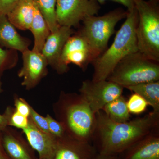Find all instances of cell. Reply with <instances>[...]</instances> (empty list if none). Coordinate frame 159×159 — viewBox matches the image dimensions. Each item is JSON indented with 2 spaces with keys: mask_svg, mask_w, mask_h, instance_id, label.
<instances>
[{
  "mask_svg": "<svg viewBox=\"0 0 159 159\" xmlns=\"http://www.w3.org/2000/svg\"><path fill=\"white\" fill-rule=\"evenodd\" d=\"M3 114L6 118L8 126L20 129L22 130L28 126L29 118L18 113L14 107H7Z\"/></svg>",
  "mask_w": 159,
  "mask_h": 159,
  "instance_id": "7402d4cb",
  "label": "cell"
},
{
  "mask_svg": "<svg viewBox=\"0 0 159 159\" xmlns=\"http://www.w3.org/2000/svg\"><path fill=\"white\" fill-rule=\"evenodd\" d=\"M138 51L159 62V0H139L136 3Z\"/></svg>",
  "mask_w": 159,
  "mask_h": 159,
  "instance_id": "277c9868",
  "label": "cell"
},
{
  "mask_svg": "<svg viewBox=\"0 0 159 159\" xmlns=\"http://www.w3.org/2000/svg\"><path fill=\"white\" fill-rule=\"evenodd\" d=\"M107 80L124 88L143 83L159 81V62L149 59L138 51L119 61Z\"/></svg>",
  "mask_w": 159,
  "mask_h": 159,
  "instance_id": "5b68a950",
  "label": "cell"
},
{
  "mask_svg": "<svg viewBox=\"0 0 159 159\" xmlns=\"http://www.w3.org/2000/svg\"><path fill=\"white\" fill-rule=\"evenodd\" d=\"M102 110L109 118L115 122H126L130 119L127 101L122 95L107 104Z\"/></svg>",
  "mask_w": 159,
  "mask_h": 159,
  "instance_id": "ffe728a7",
  "label": "cell"
},
{
  "mask_svg": "<svg viewBox=\"0 0 159 159\" xmlns=\"http://www.w3.org/2000/svg\"><path fill=\"white\" fill-rule=\"evenodd\" d=\"M93 159H119L116 156H107L98 153Z\"/></svg>",
  "mask_w": 159,
  "mask_h": 159,
  "instance_id": "1f68e13d",
  "label": "cell"
},
{
  "mask_svg": "<svg viewBox=\"0 0 159 159\" xmlns=\"http://www.w3.org/2000/svg\"><path fill=\"white\" fill-rule=\"evenodd\" d=\"M125 88L139 94L152 107V111L159 113V81L143 83Z\"/></svg>",
  "mask_w": 159,
  "mask_h": 159,
  "instance_id": "d6986e66",
  "label": "cell"
},
{
  "mask_svg": "<svg viewBox=\"0 0 159 159\" xmlns=\"http://www.w3.org/2000/svg\"><path fill=\"white\" fill-rule=\"evenodd\" d=\"M53 111L67 135L90 143L96 130V114L80 94L61 92L53 105Z\"/></svg>",
  "mask_w": 159,
  "mask_h": 159,
  "instance_id": "7a4b0ae2",
  "label": "cell"
},
{
  "mask_svg": "<svg viewBox=\"0 0 159 159\" xmlns=\"http://www.w3.org/2000/svg\"><path fill=\"white\" fill-rule=\"evenodd\" d=\"M2 132L3 145L10 159H38L21 133L9 126Z\"/></svg>",
  "mask_w": 159,
  "mask_h": 159,
  "instance_id": "4fadbf2b",
  "label": "cell"
},
{
  "mask_svg": "<svg viewBox=\"0 0 159 159\" xmlns=\"http://www.w3.org/2000/svg\"><path fill=\"white\" fill-rule=\"evenodd\" d=\"M46 119L48 120L50 133L56 138H61L66 133L61 123L56 119H54L50 115H47Z\"/></svg>",
  "mask_w": 159,
  "mask_h": 159,
  "instance_id": "d4e9b609",
  "label": "cell"
},
{
  "mask_svg": "<svg viewBox=\"0 0 159 159\" xmlns=\"http://www.w3.org/2000/svg\"><path fill=\"white\" fill-rule=\"evenodd\" d=\"M34 11L33 0H20L6 16L15 28L22 30H29L34 18Z\"/></svg>",
  "mask_w": 159,
  "mask_h": 159,
  "instance_id": "e0dca14e",
  "label": "cell"
},
{
  "mask_svg": "<svg viewBox=\"0 0 159 159\" xmlns=\"http://www.w3.org/2000/svg\"><path fill=\"white\" fill-rule=\"evenodd\" d=\"M100 8L99 3L93 0H57V24L60 26L77 27L86 18L97 15Z\"/></svg>",
  "mask_w": 159,
  "mask_h": 159,
  "instance_id": "ba28073f",
  "label": "cell"
},
{
  "mask_svg": "<svg viewBox=\"0 0 159 159\" xmlns=\"http://www.w3.org/2000/svg\"><path fill=\"white\" fill-rule=\"evenodd\" d=\"M148 105L145 99L135 93L132 94L127 101V106L129 113L135 115L144 112Z\"/></svg>",
  "mask_w": 159,
  "mask_h": 159,
  "instance_id": "603a6c76",
  "label": "cell"
},
{
  "mask_svg": "<svg viewBox=\"0 0 159 159\" xmlns=\"http://www.w3.org/2000/svg\"><path fill=\"white\" fill-rule=\"evenodd\" d=\"M22 131L31 147L37 152L38 159H53L57 138L38 128L29 118L28 126Z\"/></svg>",
  "mask_w": 159,
  "mask_h": 159,
  "instance_id": "7c38bea8",
  "label": "cell"
},
{
  "mask_svg": "<svg viewBox=\"0 0 159 159\" xmlns=\"http://www.w3.org/2000/svg\"><path fill=\"white\" fill-rule=\"evenodd\" d=\"M95 60L88 43L78 32L71 35L66 42L59 60L57 70L59 74L69 71V65L74 64L85 71Z\"/></svg>",
  "mask_w": 159,
  "mask_h": 159,
  "instance_id": "9c48e42d",
  "label": "cell"
},
{
  "mask_svg": "<svg viewBox=\"0 0 159 159\" xmlns=\"http://www.w3.org/2000/svg\"><path fill=\"white\" fill-rule=\"evenodd\" d=\"M125 20L117 31L113 42L92 64L94 73L92 80H106L118 63L129 54L138 51L136 28L139 20L138 11L135 8L127 10Z\"/></svg>",
  "mask_w": 159,
  "mask_h": 159,
  "instance_id": "3957f363",
  "label": "cell"
},
{
  "mask_svg": "<svg viewBox=\"0 0 159 159\" xmlns=\"http://www.w3.org/2000/svg\"><path fill=\"white\" fill-rule=\"evenodd\" d=\"M14 102L16 111L23 116L29 118L31 106L25 99L17 96H14Z\"/></svg>",
  "mask_w": 159,
  "mask_h": 159,
  "instance_id": "484cf974",
  "label": "cell"
},
{
  "mask_svg": "<svg viewBox=\"0 0 159 159\" xmlns=\"http://www.w3.org/2000/svg\"><path fill=\"white\" fill-rule=\"evenodd\" d=\"M48 24L51 32L57 30L60 26L56 16L57 0H33Z\"/></svg>",
  "mask_w": 159,
  "mask_h": 159,
  "instance_id": "44dd1931",
  "label": "cell"
},
{
  "mask_svg": "<svg viewBox=\"0 0 159 159\" xmlns=\"http://www.w3.org/2000/svg\"><path fill=\"white\" fill-rule=\"evenodd\" d=\"M124 88L116 83L106 80L83 81L79 91L80 95L96 114L107 104L122 95Z\"/></svg>",
  "mask_w": 159,
  "mask_h": 159,
  "instance_id": "52a82bcc",
  "label": "cell"
},
{
  "mask_svg": "<svg viewBox=\"0 0 159 159\" xmlns=\"http://www.w3.org/2000/svg\"><path fill=\"white\" fill-rule=\"evenodd\" d=\"M97 154L90 142L79 141L66 134L57 138L53 159H93Z\"/></svg>",
  "mask_w": 159,
  "mask_h": 159,
  "instance_id": "8fae6325",
  "label": "cell"
},
{
  "mask_svg": "<svg viewBox=\"0 0 159 159\" xmlns=\"http://www.w3.org/2000/svg\"><path fill=\"white\" fill-rule=\"evenodd\" d=\"M30 43L18 33L7 16L0 15V44L23 53L29 49Z\"/></svg>",
  "mask_w": 159,
  "mask_h": 159,
  "instance_id": "2e32d148",
  "label": "cell"
},
{
  "mask_svg": "<svg viewBox=\"0 0 159 159\" xmlns=\"http://www.w3.org/2000/svg\"><path fill=\"white\" fill-rule=\"evenodd\" d=\"M29 118L38 128L47 133L51 134L49 129L48 120L46 117L40 115L31 106L30 107Z\"/></svg>",
  "mask_w": 159,
  "mask_h": 159,
  "instance_id": "cb8c5ba5",
  "label": "cell"
},
{
  "mask_svg": "<svg viewBox=\"0 0 159 159\" xmlns=\"http://www.w3.org/2000/svg\"><path fill=\"white\" fill-rule=\"evenodd\" d=\"M0 159H10L6 153L3 145L2 131H0Z\"/></svg>",
  "mask_w": 159,
  "mask_h": 159,
  "instance_id": "f546056e",
  "label": "cell"
},
{
  "mask_svg": "<svg viewBox=\"0 0 159 159\" xmlns=\"http://www.w3.org/2000/svg\"><path fill=\"white\" fill-rule=\"evenodd\" d=\"M20 0H0V15H7Z\"/></svg>",
  "mask_w": 159,
  "mask_h": 159,
  "instance_id": "4316f807",
  "label": "cell"
},
{
  "mask_svg": "<svg viewBox=\"0 0 159 159\" xmlns=\"http://www.w3.org/2000/svg\"><path fill=\"white\" fill-rule=\"evenodd\" d=\"M22 54L23 66L18 76L23 78L21 85L26 89H31L47 76L48 64L41 52L28 49Z\"/></svg>",
  "mask_w": 159,
  "mask_h": 159,
  "instance_id": "30bf717a",
  "label": "cell"
},
{
  "mask_svg": "<svg viewBox=\"0 0 159 159\" xmlns=\"http://www.w3.org/2000/svg\"><path fill=\"white\" fill-rule=\"evenodd\" d=\"M97 2L99 5L103 4L107 1H111L121 4L127 8V10H131L135 7L136 3L139 0H93Z\"/></svg>",
  "mask_w": 159,
  "mask_h": 159,
  "instance_id": "83f0119b",
  "label": "cell"
},
{
  "mask_svg": "<svg viewBox=\"0 0 159 159\" xmlns=\"http://www.w3.org/2000/svg\"><path fill=\"white\" fill-rule=\"evenodd\" d=\"M3 92L2 88V82L1 80V72H0V95Z\"/></svg>",
  "mask_w": 159,
  "mask_h": 159,
  "instance_id": "d6a6232c",
  "label": "cell"
},
{
  "mask_svg": "<svg viewBox=\"0 0 159 159\" xmlns=\"http://www.w3.org/2000/svg\"><path fill=\"white\" fill-rule=\"evenodd\" d=\"M127 15V10L118 8L101 16H92L82 21V27L78 33L88 43L95 59L107 49L117 24Z\"/></svg>",
  "mask_w": 159,
  "mask_h": 159,
  "instance_id": "8992f818",
  "label": "cell"
},
{
  "mask_svg": "<svg viewBox=\"0 0 159 159\" xmlns=\"http://www.w3.org/2000/svg\"><path fill=\"white\" fill-rule=\"evenodd\" d=\"M9 56V51L0 48V72L6 69H9L6 64L7 59Z\"/></svg>",
  "mask_w": 159,
  "mask_h": 159,
  "instance_id": "f1b7e54d",
  "label": "cell"
},
{
  "mask_svg": "<svg viewBox=\"0 0 159 159\" xmlns=\"http://www.w3.org/2000/svg\"><path fill=\"white\" fill-rule=\"evenodd\" d=\"M74 33L70 27L60 26L57 30L51 32L46 39L41 53L45 57L48 65L56 71L63 48L69 38Z\"/></svg>",
  "mask_w": 159,
  "mask_h": 159,
  "instance_id": "5bb4252c",
  "label": "cell"
},
{
  "mask_svg": "<svg viewBox=\"0 0 159 159\" xmlns=\"http://www.w3.org/2000/svg\"><path fill=\"white\" fill-rule=\"evenodd\" d=\"M7 125V121L3 114H0V131H2Z\"/></svg>",
  "mask_w": 159,
  "mask_h": 159,
  "instance_id": "4dcf8cb0",
  "label": "cell"
},
{
  "mask_svg": "<svg viewBox=\"0 0 159 159\" xmlns=\"http://www.w3.org/2000/svg\"><path fill=\"white\" fill-rule=\"evenodd\" d=\"M34 5V18L29 30L34 38V45L32 50L41 52L46 39L51 33L45 20L36 6Z\"/></svg>",
  "mask_w": 159,
  "mask_h": 159,
  "instance_id": "ac0fdd59",
  "label": "cell"
},
{
  "mask_svg": "<svg viewBox=\"0 0 159 159\" xmlns=\"http://www.w3.org/2000/svg\"><path fill=\"white\" fill-rule=\"evenodd\" d=\"M96 116L97 124L93 139L98 142L99 153L104 155L117 156L142 138L159 131V113L153 111L124 122L113 121L102 110Z\"/></svg>",
  "mask_w": 159,
  "mask_h": 159,
  "instance_id": "6da1fadb",
  "label": "cell"
},
{
  "mask_svg": "<svg viewBox=\"0 0 159 159\" xmlns=\"http://www.w3.org/2000/svg\"><path fill=\"white\" fill-rule=\"evenodd\" d=\"M123 152V159H159V131L142 138Z\"/></svg>",
  "mask_w": 159,
  "mask_h": 159,
  "instance_id": "9a60e30c",
  "label": "cell"
}]
</instances>
